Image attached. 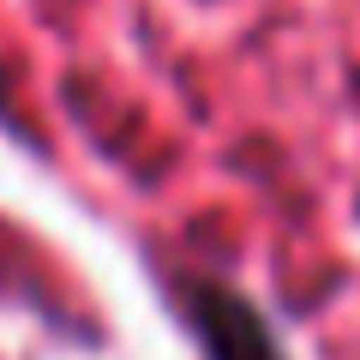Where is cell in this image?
Here are the masks:
<instances>
[{
    "label": "cell",
    "mask_w": 360,
    "mask_h": 360,
    "mask_svg": "<svg viewBox=\"0 0 360 360\" xmlns=\"http://www.w3.org/2000/svg\"><path fill=\"white\" fill-rule=\"evenodd\" d=\"M180 307L193 319L198 342L210 348V360H283V348L270 342V330L258 324V312L246 307L240 295H229V288L186 276V283H180Z\"/></svg>",
    "instance_id": "1"
},
{
    "label": "cell",
    "mask_w": 360,
    "mask_h": 360,
    "mask_svg": "<svg viewBox=\"0 0 360 360\" xmlns=\"http://www.w3.org/2000/svg\"><path fill=\"white\" fill-rule=\"evenodd\" d=\"M0 120H13V90H6V72H0Z\"/></svg>",
    "instance_id": "2"
}]
</instances>
